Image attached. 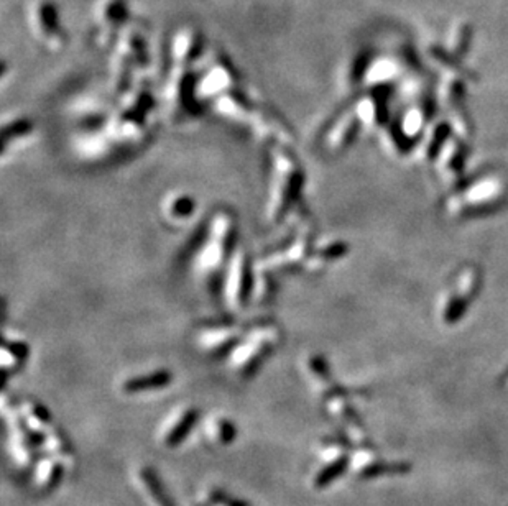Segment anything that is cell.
Returning <instances> with one entry per match:
<instances>
[{"label": "cell", "instance_id": "cell-1", "mask_svg": "<svg viewBox=\"0 0 508 506\" xmlns=\"http://www.w3.org/2000/svg\"><path fill=\"white\" fill-rule=\"evenodd\" d=\"M130 24L132 20L127 0H104L94 12V43L100 48L114 46Z\"/></svg>", "mask_w": 508, "mask_h": 506}, {"label": "cell", "instance_id": "cell-2", "mask_svg": "<svg viewBox=\"0 0 508 506\" xmlns=\"http://www.w3.org/2000/svg\"><path fill=\"white\" fill-rule=\"evenodd\" d=\"M30 28L35 38L50 51H60L66 43V32L61 24L60 10L51 0H37L32 3Z\"/></svg>", "mask_w": 508, "mask_h": 506}, {"label": "cell", "instance_id": "cell-3", "mask_svg": "<svg viewBox=\"0 0 508 506\" xmlns=\"http://www.w3.org/2000/svg\"><path fill=\"white\" fill-rule=\"evenodd\" d=\"M251 266L244 252H239L232 260L229 275L226 280V298L230 309H240L245 294L251 291Z\"/></svg>", "mask_w": 508, "mask_h": 506}, {"label": "cell", "instance_id": "cell-4", "mask_svg": "<svg viewBox=\"0 0 508 506\" xmlns=\"http://www.w3.org/2000/svg\"><path fill=\"white\" fill-rule=\"evenodd\" d=\"M275 342V331H266V329H260V331L253 332V337H248L245 344L240 345L239 354L235 352V357H240V367L245 375H251V372L262 362L260 357H265L266 352L270 350L271 344Z\"/></svg>", "mask_w": 508, "mask_h": 506}, {"label": "cell", "instance_id": "cell-5", "mask_svg": "<svg viewBox=\"0 0 508 506\" xmlns=\"http://www.w3.org/2000/svg\"><path fill=\"white\" fill-rule=\"evenodd\" d=\"M235 337V329L229 325H217V327H208L206 331L199 334V345L203 349L212 352L214 342L217 344V350L224 349L222 344H230L232 338Z\"/></svg>", "mask_w": 508, "mask_h": 506}, {"label": "cell", "instance_id": "cell-6", "mask_svg": "<svg viewBox=\"0 0 508 506\" xmlns=\"http://www.w3.org/2000/svg\"><path fill=\"white\" fill-rule=\"evenodd\" d=\"M198 413L196 409H188V411L176 421L173 429H170V433L166 434L165 444L166 447H176L188 437V434L191 433L192 426L198 421Z\"/></svg>", "mask_w": 508, "mask_h": 506}, {"label": "cell", "instance_id": "cell-7", "mask_svg": "<svg viewBox=\"0 0 508 506\" xmlns=\"http://www.w3.org/2000/svg\"><path fill=\"white\" fill-rule=\"evenodd\" d=\"M170 380H172V377L165 372L152 373V375H147V377L130 378V380L125 381L124 390L127 391V393H138V391L158 390L168 385Z\"/></svg>", "mask_w": 508, "mask_h": 506}, {"label": "cell", "instance_id": "cell-8", "mask_svg": "<svg viewBox=\"0 0 508 506\" xmlns=\"http://www.w3.org/2000/svg\"><path fill=\"white\" fill-rule=\"evenodd\" d=\"M140 480H142L143 485L148 488V494H150L156 506H174L173 500L166 495L160 478L156 477V473L153 472L150 467H143L140 470Z\"/></svg>", "mask_w": 508, "mask_h": 506}, {"label": "cell", "instance_id": "cell-9", "mask_svg": "<svg viewBox=\"0 0 508 506\" xmlns=\"http://www.w3.org/2000/svg\"><path fill=\"white\" fill-rule=\"evenodd\" d=\"M347 465H349L347 457H341V459L332 462V464L327 465V467H324L321 472L316 475V478H314V487L324 488V487L331 485L336 478H339L341 475L347 470Z\"/></svg>", "mask_w": 508, "mask_h": 506}, {"label": "cell", "instance_id": "cell-10", "mask_svg": "<svg viewBox=\"0 0 508 506\" xmlns=\"http://www.w3.org/2000/svg\"><path fill=\"white\" fill-rule=\"evenodd\" d=\"M469 309V299L464 296H455L449 301L448 307H446L444 312V320L448 324H455L459 323L464 318Z\"/></svg>", "mask_w": 508, "mask_h": 506}, {"label": "cell", "instance_id": "cell-11", "mask_svg": "<svg viewBox=\"0 0 508 506\" xmlns=\"http://www.w3.org/2000/svg\"><path fill=\"white\" fill-rule=\"evenodd\" d=\"M410 470V465L406 464H374L370 467H367L362 472L363 478H375L385 473H405Z\"/></svg>", "mask_w": 508, "mask_h": 506}, {"label": "cell", "instance_id": "cell-12", "mask_svg": "<svg viewBox=\"0 0 508 506\" xmlns=\"http://www.w3.org/2000/svg\"><path fill=\"white\" fill-rule=\"evenodd\" d=\"M451 135V129L449 125L446 124H441L439 127H437L436 132H435V136H433L431 143H429V148H428V158H436L437 155H439L442 145L446 143V140L449 138Z\"/></svg>", "mask_w": 508, "mask_h": 506}, {"label": "cell", "instance_id": "cell-13", "mask_svg": "<svg viewBox=\"0 0 508 506\" xmlns=\"http://www.w3.org/2000/svg\"><path fill=\"white\" fill-rule=\"evenodd\" d=\"M191 210H192V201L190 199V197H186V196L173 197L172 202H170L168 213L174 219L186 217V215L191 214Z\"/></svg>", "mask_w": 508, "mask_h": 506}, {"label": "cell", "instance_id": "cell-14", "mask_svg": "<svg viewBox=\"0 0 508 506\" xmlns=\"http://www.w3.org/2000/svg\"><path fill=\"white\" fill-rule=\"evenodd\" d=\"M500 208H502L500 202H485V204L471 206V208L462 210V217L472 219V217H482V215H490L497 213Z\"/></svg>", "mask_w": 508, "mask_h": 506}, {"label": "cell", "instance_id": "cell-15", "mask_svg": "<svg viewBox=\"0 0 508 506\" xmlns=\"http://www.w3.org/2000/svg\"><path fill=\"white\" fill-rule=\"evenodd\" d=\"M217 428H219V441L222 444H230L234 441L237 431H235L234 426H232V422H229L227 419H221L217 422Z\"/></svg>", "mask_w": 508, "mask_h": 506}, {"label": "cell", "instance_id": "cell-16", "mask_svg": "<svg viewBox=\"0 0 508 506\" xmlns=\"http://www.w3.org/2000/svg\"><path fill=\"white\" fill-rule=\"evenodd\" d=\"M392 134H393V140H395V142H397V145H398V150H400V152H401V153H406V152H410V150H411V147H413V142H411V140L408 138V135H405V134H403L401 127L397 124L395 127H393Z\"/></svg>", "mask_w": 508, "mask_h": 506}, {"label": "cell", "instance_id": "cell-17", "mask_svg": "<svg viewBox=\"0 0 508 506\" xmlns=\"http://www.w3.org/2000/svg\"><path fill=\"white\" fill-rule=\"evenodd\" d=\"M211 498L214 503L217 505H222V506H248L245 501H239L235 498H232V496H229L227 494H224V491H212L211 494Z\"/></svg>", "mask_w": 508, "mask_h": 506}, {"label": "cell", "instance_id": "cell-18", "mask_svg": "<svg viewBox=\"0 0 508 506\" xmlns=\"http://www.w3.org/2000/svg\"><path fill=\"white\" fill-rule=\"evenodd\" d=\"M467 153H469V150H467L466 145H464V143L459 145L457 152H455V155L453 156V161H451V168H453L455 173H462Z\"/></svg>", "mask_w": 508, "mask_h": 506}, {"label": "cell", "instance_id": "cell-19", "mask_svg": "<svg viewBox=\"0 0 508 506\" xmlns=\"http://www.w3.org/2000/svg\"><path fill=\"white\" fill-rule=\"evenodd\" d=\"M347 250H349L347 245L343 244V242H339V244H332L331 247L324 249L321 253L326 260H336V258L344 257V255L347 253Z\"/></svg>", "mask_w": 508, "mask_h": 506}]
</instances>
